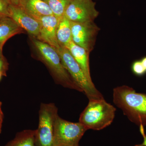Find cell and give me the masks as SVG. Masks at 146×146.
<instances>
[{"mask_svg": "<svg viewBox=\"0 0 146 146\" xmlns=\"http://www.w3.org/2000/svg\"><path fill=\"white\" fill-rule=\"evenodd\" d=\"M113 99L129 121L139 126L146 125V94L123 85L113 89Z\"/></svg>", "mask_w": 146, "mask_h": 146, "instance_id": "1", "label": "cell"}, {"mask_svg": "<svg viewBox=\"0 0 146 146\" xmlns=\"http://www.w3.org/2000/svg\"><path fill=\"white\" fill-rule=\"evenodd\" d=\"M32 42L39 55V58L47 66L55 81L65 88L83 93L63 66L56 49L34 37L32 39Z\"/></svg>", "mask_w": 146, "mask_h": 146, "instance_id": "2", "label": "cell"}, {"mask_svg": "<svg viewBox=\"0 0 146 146\" xmlns=\"http://www.w3.org/2000/svg\"><path fill=\"white\" fill-rule=\"evenodd\" d=\"M116 109L104 98L89 100V102L80 116L79 122L88 129L100 130L111 125Z\"/></svg>", "mask_w": 146, "mask_h": 146, "instance_id": "3", "label": "cell"}, {"mask_svg": "<svg viewBox=\"0 0 146 146\" xmlns=\"http://www.w3.org/2000/svg\"><path fill=\"white\" fill-rule=\"evenodd\" d=\"M64 68L73 80L82 90L89 100L104 98L93 82L89 80L77 62L66 47L60 46L56 49Z\"/></svg>", "mask_w": 146, "mask_h": 146, "instance_id": "4", "label": "cell"}, {"mask_svg": "<svg viewBox=\"0 0 146 146\" xmlns=\"http://www.w3.org/2000/svg\"><path fill=\"white\" fill-rule=\"evenodd\" d=\"M58 115L54 104H41L38 128L35 129V146H55L54 124Z\"/></svg>", "mask_w": 146, "mask_h": 146, "instance_id": "5", "label": "cell"}, {"mask_svg": "<svg viewBox=\"0 0 146 146\" xmlns=\"http://www.w3.org/2000/svg\"><path fill=\"white\" fill-rule=\"evenodd\" d=\"M87 129L80 122L63 119L58 115L54 124L55 146H79Z\"/></svg>", "mask_w": 146, "mask_h": 146, "instance_id": "6", "label": "cell"}, {"mask_svg": "<svg viewBox=\"0 0 146 146\" xmlns=\"http://www.w3.org/2000/svg\"><path fill=\"white\" fill-rule=\"evenodd\" d=\"M98 14L93 0H72L64 16L71 22L84 23L94 22Z\"/></svg>", "mask_w": 146, "mask_h": 146, "instance_id": "7", "label": "cell"}, {"mask_svg": "<svg viewBox=\"0 0 146 146\" xmlns=\"http://www.w3.org/2000/svg\"><path fill=\"white\" fill-rule=\"evenodd\" d=\"M72 40L76 44L90 52L93 48L94 37L98 27L94 22L79 23L71 22Z\"/></svg>", "mask_w": 146, "mask_h": 146, "instance_id": "8", "label": "cell"}, {"mask_svg": "<svg viewBox=\"0 0 146 146\" xmlns=\"http://www.w3.org/2000/svg\"><path fill=\"white\" fill-rule=\"evenodd\" d=\"M9 17L21 29L37 38L40 29V23L27 13L21 7L11 5L9 8Z\"/></svg>", "mask_w": 146, "mask_h": 146, "instance_id": "9", "label": "cell"}, {"mask_svg": "<svg viewBox=\"0 0 146 146\" xmlns=\"http://www.w3.org/2000/svg\"><path fill=\"white\" fill-rule=\"evenodd\" d=\"M60 21L54 15L40 18L38 20L40 23V32L36 39L48 44L56 49L60 48L56 37V31Z\"/></svg>", "mask_w": 146, "mask_h": 146, "instance_id": "10", "label": "cell"}, {"mask_svg": "<svg viewBox=\"0 0 146 146\" xmlns=\"http://www.w3.org/2000/svg\"><path fill=\"white\" fill-rule=\"evenodd\" d=\"M19 6L38 21L44 16L53 15L50 7L43 0H22Z\"/></svg>", "mask_w": 146, "mask_h": 146, "instance_id": "11", "label": "cell"}, {"mask_svg": "<svg viewBox=\"0 0 146 146\" xmlns=\"http://www.w3.org/2000/svg\"><path fill=\"white\" fill-rule=\"evenodd\" d=\"M65 47L68 49L73 58L81 67L86 77L89 80L92 81L89 68V52L85 49L76 44L73 41Z\"/></svg>", "mask_w": 146, "mask_h": 146, "instance_id": "12", "label": "cell"}, {"mask_svg": "<svg viewBox=\"0 0 146 146\" xmlns=\"http://www.w3.org/2000/svg\"><path fill=\"white\" fill-rule=\"evenodd\" d=\"M24 30L20 27L9 17H2L0 19V51L11 37L23 32Z\"/></svg>", "mask_w": 146, "mask_h": 146, "instance_id": "13", "label": "cell"}, {"mask_svg": "<svg viewBox=\"0 0 146 146\" xmlns=\"http://www.w3.org/2000/svg\"><path fill=\"white\" fill-rule=\"evenodd\" d=\"M56 37L61 46L65 47L72 41L71 21L65 16L59 21L56 31Z\"/></svg>", "mask_w": 146, "mask_h": 146, "instance_id": "14", "label": "cell"}, {"mask_svg": "<svg viewBox=\"0 0 146 146\" xmlns=\"http://www.w3.org/2000/svg\"><path fill=\"white\" fill-rule=\"evenodd\" d=\"M35 130L22 131L5 146H35Z\"/></svg>", "mask_w": 146, "mask_h": 146, "instance_id": "15", "label": "cell"}, {"mask_svg": "<svg viewBox=\"0 0 146 146\" xmlns=\"http://www.w3.org/2000/svg\"><path fill=\"white\" fill-rule=\"evenodd\" d=\"M52 11L53 14L60 20L64 16L65 10L72 0H43Z\"/></svg>", "mask_w": 146, "mask_h": 146, "instance_id": "16", "label": "cell"}, {"mask_svg": "<svg viewBox=\"0 0 146 146\" xmlns=\"http://www.w3.org/2000/svg\"><path fill=\"white\" fill-rule=\"evenodd\" d=\"M131 70L133 74L138 76L143 75L146 72L141 60L134 61L131 66Z\"/></svg>", "mask_w": 146, "mask_h": 146, "instance_id": "17", "label": "cell"}, {"mask_svg": "<svg viewBox=\"0 0 146 146\" xmlns=\"http://www.w3.org/2000/svg\"><path fill=\"white\" fill-rule=\"evenodd\" d=\"M11 5L9 0H0V17H9Z\"/></svg>", "mask_w": 146, "mask_h": 146, "instance_id": "18", "label": "cell"}, {"mask_svg": "<svg viewBox=\"0 0 146 146\" xmlns=\"http://www.w3.org/2000/svg\"><path fill=\"white\" fill-rule=\"evenodd\" d=\"M9 64L6 58L3 53V51H0V70L6 73L9 69Z\"/></svg>", "mask_w": 146, "mask_h": 146, "instance_id": "19", "label": "cell"}, {"mask_svg": "<svg viewBox=\"0 0 146 146\" xmlns=\"http://www.w3.org/2000/svg\"><path fill=\"white\" fill-rule=\"evenodd\" d=\"M139 128H140V132L143 138V142L142 143L138 144V145H136L134 146H146V135L145 133L144 126L141 125L139 126Z\"/></svg>", "mask_w": 146, "mask_h": 146, "instance_id": "20", "label": "cell"}, {"mask_svg": "<svg viewBox=\"0 0 146 146\" xmlns=\"http://www.w3.org/2000/svg\"><path fill=\"white\" fill-rule=\"evenodd\" d=\"M11 4L14 6H19L22 0H9Z\"/></svg>", "mask_w": 146, "mask_h": 146, "instance_id": "21", "label": "cell"}, {"mask_svg": "<svg viewBox=\"0 0 146 146\" xmlns=\"http://www.w3.org/2000/svg\"><path fill=\"white\" fill-rule=\"evenodd\" d=\"M141 63L143 64V66L144 68L146 71V56L143 58H142V60H141Z\"/></svg>", "mask_w": 146, "mask_h": 146, "instance_id": "22", "label": "cell"}, {"mask_svg": "<svg viewBox=\"0 0 146 146\" xmlns=\"http://www.w3.org/2000/svg\"><path fill=\"white\" fill-rule=\"evenodd\" d=\"M7 74L3 72V71L0 70V81L2 78L3 76H6Z\"/></svg>", "mask_w": 146, "mask_h": 146, "instance_id": "23", "label": "cell"}, {"mask_svg": "<svg viewBox=\"0 0 146 146\" xmlns=\"http://www.w3.org/2000/svg\"><path fill=\"white\" fill-rule=\"evenodd\" d=\"M1 17H0V19H1Z\"/></svg>", "mask_w": 146, "mask_h": 146, "instance_id": "24", "label": "cell"}, {"mask_svg": "<svg viewBox=\"0 0 146 146\" xmlns=\"http://www.w3.org/2000/svg\"><path fill=\"white\" fill-rule=\"evenodd\" d=\"M2 103L1 102H0V103Z\"/></svg>", "mask_w": 146, "mask_h": 146, "instance_id": "25", "label": "cell"}]
</instances>
